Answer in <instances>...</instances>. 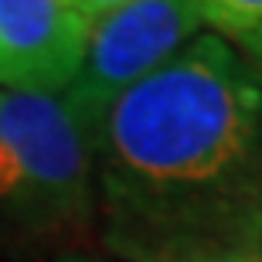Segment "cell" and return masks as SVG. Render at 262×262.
Wrapping results in <instances>:
<instances>
[{
  "instance_id": "obj_7",
  "label": "cell",
  "mask_w": 262,
  "mask_h": 262,
  "mask_svg": "<svg viewBox=\"0 0 262 262\" xmlns=\"http://www.w3.org/2000/svg\"><path fill=\"white\" fill-rule=\"evenodd\" d=\"M55 262H113V259H102V255H85V252H68V255H61V259H55Z\"/></svg>"
},
{
  "instance_id": "obj_1",
  "label": "cell",
  "mask_w": 262,
  "mask_h": 262,
  "mask_svg": "<svg viewBox=\"0 0 262 262\" xmlns=\"http://www.w3.org/2000/svg\"><path fill=\"white\" fill-rule=\"evenodd\" d=\"M102 245L123 262H262V75L218 34L92 133Z\"/></svg>"
},
{
  "instance_id": "obj_3",
  "label": "cell",
  "mask_w": 262,
  "mask_h": 262,
  "mask_svg": "<svg viewBox=\"0 0 262 262\" xmlns=\"http://www.w3.org/2000/svg\"><path fill=\"white\" fill-rule=\"evenodd\" d=\"M198 0H129L92 20L85 61L61 92L68 113L92 140L106 109L123 92L181 55L201 31Z\"/></svg>"
},
{
  "instance_id": "obj_4",
  "label": "cell",
  "mask_w": 262,
  "mask_h": 262,
  "mask_svg": "<svg viewBox=\"0 0 262 262\" xmlns=\"http://www.w3.org/2000/svg\"><path fill=\"white\" fill-rule=\"evenodd\" d=\"M89 28L72 0H0V85L61 96L85 61Z\"/></svg>"
},
{
  "instance_id": "obj_2",
  "label": "cell",
  "mask_w": 262,
  "mask_h": 262,
  "mask_svg": "<svg viewBox=\"0 0 262 262\" xmlns=\"http://www.w3.org/2000/svg\"><path fill=\"white\" fill-rule=\"evenodd\" d=\"M99 214L96 154L55 92H0V222L75 232Z\"/></svg>"
},
{
  "instance_id": "obj_5",
  "label": "cell",
  "mask_w": 262,
  "mask_h": 262,
  "mask_svg": "<svg viewBox=\"0 0 262 262\" xmlns=\"http://www.w3.org/2000/svg\"><path fill=\"white\" fill-rule=\"evenodd\" d=\"M201 20L262 75V0H198Z\"/></svg>"
},
{
  "instance_id": "obj_6",
  "label": "cell",
  "mask_w": 262,
  "mask_h": 262,
  "mask_svg": "<svg viewBox=\"0 0 262 262\" xmlns=\"http://www.w3.org/2000/svg\"><path fill=\"white\" fill-rule=\"evenodd\" d=\"M123 4H129V0H72V7H75L89 24L99 20V17H106V14H113V10H119Z\"/></svg>"
}]
</instances>
